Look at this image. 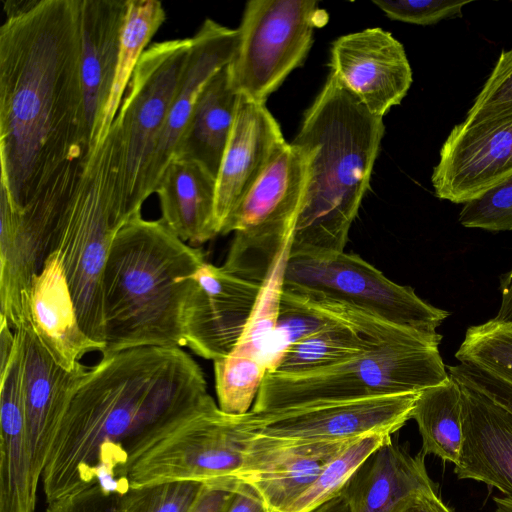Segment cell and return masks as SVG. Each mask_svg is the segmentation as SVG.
<instances>
[{
    "mask_svg": "<svg viewBox=\"0 0 512 512\" xmlns=\"http://www.w3.org/2000/svg\"><path fill=\"white\" fill-rule=\"evenodd\" d=\"M287 144L265 103L239 94L233 128L216 179V221L225 222Z\"/></svg>",
    "mask_w": 512,
    "mask_h": 512,
    "instance_id": "obj_19",
    "label": "cell"
},
{
    "mask_svg": "<svg viewBox=\"0 0 512 512\" xmlns=\"http://www.w3.org/2000/svg\"><path fill=\"white\" fill-rule=\"evenodd\" d=\"M349 306L287 291L283 288L274 332L266 355L268 373L274 372L293 346L342 317Z\"/></svg>",
    "mask_w": 512,
    "mask_h": 512,
    "instance_id": "obj_31",
    "label": "cell"
},
{
    "mask_svg": "<svg viewBox=\"0 0 512 512\" xmlns=\"http://www.w3.org/2000/svg\"><path fill=\"white\" fill-rule=\"evenodd\" d=\"M10 364L0 373V512H34L38 481L32 471L18 332Z\"/></svg>",
    "mask_w": 512,
    "mask_h": 512,
    "instance_id": "obj_24",
    "label": "cell"
},
{
    "mask_svg": "<svg viewBox=\"0 0 512 512\" xmlns=\"http://www.w3.org/2000/svg\"><path fill=\"white\" fill-rule=\"evenodd\" d=\"M191 38L156 42L141 55L110 127L122 217L142 216L143 184L186 68Z\"/></svg>",
    "mask_w": 512,
    "mask_h": 512,
    "instance_id": "obj_7",
    "label": "cell"
},
{
    "mask_svg": "<svg viewBox=\"0 0 512 512\" xmlns=\"http://www.w3.org/2000/svg\"><path fill=\"white\" fill-rule=\"evenodd\" d=\"M329 66L372 114L382 118L401 103L412 84L403 45L379 27L337 38Z\"/></svg>",
    "mask_w": 512,
    "mask_h": 512,
    "instance_id": "obj_16",
    "label": "cell"
},
{
    "mask_svg": "<svg viewBox=\"0 0 512 512\" xmlns=\"http://www.w3.org/2000/svg\"><path fill=\"white\" fill-rule=\"evenodd\" d=\"M388 18L416 25H433L454 17H462V8L469 1L448 0H373Z\"/></svg>",
    "mask_w": 512,
    "mask_h": 512,
    "instance_id": "obj_39",
    "label": "cell"
},
{
    "mask_svg": "<svg viewBox=\"0 0 512 512\" xmlns=\"http://www.w3.org/2000/svg\"><path fill=\"white\" fill-rule=\"evenodd\" d=\"M165 19L166 12L158 0L127 1L116 74L95 149L105 141L119 110L125 89L145 51L144 48Z\"/></svg>",
    "mask_w": 512,
    "mask_h": 512,
    "instance_id": "obj_30",
    "label": "cell"
},
{
    "mask_svg": "<svg viewBox=\"0 0 512 512\" xmlns=\"http://www.w3.org/2000/svg\"><path fill=\"white\" fill-rule=\"evenodd\" d=\"M291 243L282 250L270 273L262 282L251 316L232 351L261 360L265 365L268 347L277 321Z\"/></svg>",
    "mask_w": 512,
    "mask_h": 512,
    "instance_id": "obj_32",
    "label": "cell"
},
{
    "mask_svg": "<svg viewBox=\"0 0 512 512\" xmlns=\"http://www.w3.org/2000/svg\"><path fill=\"white\" fill-rule=\"evenodd\" d=\"M392 512H452L441 498L437 495L436 489L419 490L402 501Z\"/></svg>",
    "mask_w": 512,
    "mask_h": 512,
    "instance_id": "obj_42",
    "label": "cell"
},
{
    "mask_svg": "<svg viewBox=\"0 0 512 512\" xmlns=\"http://www.w3.org/2000/svg\"><path fill=\"white\" fill-rule=\"evenodd\" d=\"M501 303L493 318L495 321L512 325V267L500 277Z\"/></svg>",
    "mask_w": 512,
    "mask_h": 512,
    "instance_id": "obj_44",
    "label": "cell"
},
{
    "mask_svg": "<svg viewBox=\"0 0 512 512\" xmlns=\"http://www.w3.org/2000/svg\"><path fill=\"white\" fill-rule=\"evenodd\" d=\"M206 262L159 220L135 217L117 231L105 265L102 356L139 347L186 346L182 307Z\"/></svg>",
    "mask_w": 512,
    "mask_h": 512,
    "instance_id": "obj_4",
    "label": "cell"
},
{
    "mask_svg": "<svg viewBox=\"0 0 512 512\" xmlns=\"http://www.w3.org/2000/svg\"><path fill=\"white\" fill-rule=\"evenodd\" d=\"M112 139L108 133L101 146L87 154L63 202L49 253L62 264L80 326L103 348V273L114 237L125 224Z\"/></svg>",
    "mask_w": 512,
    "mask_h": 512,
    "instance_id": "obj_5",
    "label": "cell"
},
{
    "mask_svg": "<svg viewBox=\"0 0 512 512\" xmlns=\"http://www.w3.org/2000/svg\"><path fill=\"white\" fill-rule=\"evenodd\" d=\"M213 363L220 410L230 415L248 413L268 374L265 363L236 352Z\"/></svg>",
    "mask_w": 512,
    "mask_h": 512,
    "instance_id": "obj_35",
    "label": "cell"
},
{
    "mask_svg": "<svg viewBox=\"0 0 512 512\" xmlns=\"http://www.w3.org/2000/svg\"><path fill=\"white\" fill-rule=\"evenodd\" d=\"M442 335L384 346L327 367L294 374L268 373L253 412L302 405L419 393L445 383Z\"/></svg>",
    "mask_w": 512,
    "mask_h": 512,
    "instance_id": "obj_6",
    "label": "cell"
},
{
    "mask_svg": "<svg viewBox=\"0 0 512 512\" xmlns=\"http://www.w3.org/2000/svg\"><path fill=\"white\" fill-rule=\"evenodd\" d=\"M328 14L317 1L250 0L238 28L239 43L228 64L231 84L260 103L305 60L316 28Z\"/></svg>",
    "mask_w": 512,
    "mask_h": 512,
    "instance_id": "obj_10",
    "label": "cell"
},
{
    "mask_svg": "<svg viewBox=\"0 0 512 512\" xmlns=\"http://www.w3.org/2000/svg\"><path fill=\"white\" fill-rule=\"evenodd\" d=\"M0 185L22 210L68 162L90 153L80 74V0H4Z\"/></svg>",
    "mask_w": 512,
    "mask_h": 512,
    "instance_id": "obj_2",
    "label": "cell"
},
{
    "mask_svg": "<svg viewBox=\"0 0 512 512\" xmlns=\"http://www.w3.org/2000/svg\"><path fill=\"white\" fill-rule=\"evenodd\" d=\"M313 299L339 302L397 326L435 333L450 315L397 284L356 254H289L284 286Z\"/></svg>",
    "mask_w": 512,
    "mask_h": 512,
    "instance_id": "obj_9",
    "label": "cell"
},
{
    "mask_svg": "<svg viewBox=\"0 0 512 512\" xmlns=\"http://www.w3.org/2000/svg\"><path fill=\"white\" fill-rule=\"evenodd\" d=\"M512 174V105L480 121L454 126L440 149L435 195L471 201Z\"/></svg>",
    "mask_w": 512,
    "mask_h": 512,
    "instance_id": "obj_14",
    "label": "cell"
},
{
    "mask_svg": "<svg viewBox=\"0 0 512 512\" xmlns=\"http://www.w3.org/2000/svg\"><path fill=\"white\" fill-rule=\"evenodd\" d=\"M205 484L173 481L129 488L120 494L119 512H190Z\"/></svg>",
    "mask_w": 512,
    "mask_h": 512,
    "instance_id": "obj_36",
    "label": "cell"
},
{
    "mask_svg": "<svg viewBox=\"0 0 512 512\" xmlns=\"http://www.w3.org/2000/svg\"><path fill=\"white\" fill-rule=\"evenodd\" d=\"M238 100L239 93L231 84L226 65L200 92L173 158L195 161L217 179Z\"/></svg>",
    "mask_w": 512,
    "mask_h": 512,
    "instance_id": "obj_28",
    "label": "cell"
},
{
    "mask_svg": "<svg viewBox=\"0 0 512 512\" xmlns=\"http://www.w3.org/2000/svg\"><path fill=\"white\" fill-rule=\"evenodd\" d=\"M421 452L412 456L389 439L326 502L311 512H392L409 495L436 489Z\"/></svg>",
    "mask_w": 512,
    "mask_h": 512,
    "instance_id": "obj_21",
    "label": "cell"
},
{
    "mask_svg": "<svg viewBox=\"0 0 512 512\" xmlns=\"http://www.w3.org/2000/svg\"><path fill=\"white\" fill-rule=\"evenodd\" d=\"M382 119L330 71L293 140L306 147L310 159L290 254L344 251L370 185L385 130Z\"/></svg>",
    "mask_w": 512,
    "mask_h": 512,
    "instance_id": "obj_3",
    "label": "cell"
},
{
    "mask_svg": "<svg viewBox=\"0 0 512 512\" xmlns=\"http://www.w3.org/2000/svg\"><path fill=\"white\" fill-rule=\"evenodd\" d=\"M237 483L205 484L190 512H224Z\"/></svg>",
    "mask_w": 512,
    "mask_h": 512,
    "instance_id": "obj_41",
    "label": "cell"
},
{
    "mask_svg": "<svg viewBox=\"0 0 512 512\" xmlns=\"http://www.w3.org/2000/svg\"><path fill=\"white\" fill-rule=\"evenodd\" d=\"M391 439L390 435L372 434L351 442L320 472L311 485L282 512H311L330 499L348 480L353 472L380 446Z\"/></svg>",
    "mask_w": 512,
    "mask_h": 512,
    "instance_id": "obj_34",
    "label": "cell"
},
{
    "mask_svg": "<svg viewBox=\"0 0 512 512\" xmlns=\"http://www.w3.org/2000/svg\"><path fill=\"white\" fill-rule=\"evenodd\" d=\"M249 433L214 402L183 420L129 467L130 488L173 481L238 482Z\"/></svg>",
    "mask_w": 512,
    "mask_h": 512,
    "instance_id": "obj_11",
    "label": "cell"
},
{
    "mask_svg": "<svg viewBox=\"0 0 512 512\" xmlns=\"http://www.w3.org/2000/svg\"><path fill=\"white\" fill-rule=\"evenodd\" d=\"M224 512H266L264 503L249 485L239 482Z\"/></svg>",
    "mask_w": 512,
    "mask_h": 512,
    "instance_id": "obj_43",
    "label": "cell"
},
{
    "mask_svg": "<svg viewBox=\"0 0 512 512\" xmlns=\"http://www.w3.org/2000/svg\"><path fill=\"white\" fill-rule=\"evenodd\" d=\"M86 156L66 163L22 209L0 185V317L14 331L23 320L31 282L50 253L63 202Z\"/></svg>",
    "mask_w": 512,
    "mask_h": 512,
    "instance_id": "obj_12",
    "label": "cell"
},
{
    "mask_svg": "<svg viewBox=\"0 0 512 512\" xmlns=\"http://www.w3.org/2000/svg\"><path fill=\"white\" fill-rule=\"evenodd\" d=\"M418 393L302 405L240 415L246 429L275 438L344 441L390 435L411 419Z\"/></svg>",
    "mask_w": 512,
    "mask_h": 512,
    "instance_id": "obj_13",
    "label": "cell"
},
{
    "mask_svg": "<svg viewBox=\"0 0 512 512\" xmlns=\"http://www.w3.org/2000/svg\"><path fill=\"white\" fill-rule=\"evenodd\" d=\"M119 497L97 483L49 502L46 512H119Z\"/></svg>",
    "mask_w": 512,
    "mask_h": 512,
    "instance_id": "obj_40",
    "label": "cell"
},
{
    "mask_svg": "<svg viewBox=\"0 0 512 512\" xmlns=\"http://www.w3.org/2000/svg\"><path fill=\"white\" fill-rule=\"evenodd\" d=\"M431 334L394 325L349 306L338 320L290 348L274 372L294 374L319 369Z\"/></svg>",
    "mask_w": 512,
    "mask_h": 512,
    "instance_id": "obj_26",
    "label": "cell"
},
{
    "mask_svg": "<svg viewBox=\"0 0 512 512\" xmlns=\"http://www.w3.org/2000/svg\"><path fill=\"white\" fill-rule=\"evenodd\" d=\"M15 348V333L8 325L5 318L0 317V373L11 362Z\"/></svg>",
    "mask_w": 512,
    "mask_h": 512,
    "instance_id": "obj_45",
    "label": "cell"
},
{
    "mask_svg": "<svg viewBox=\"0 0 512 512\" xmlns=\"http://www.w3.org/2000/svg\"><path fill=\"white\" fill-rule=\"evenodd\" d=\"M201 367L181 348L139 347L89 367L42 472L47 503L95 484L124 493L132 463L214 403Z\"/></svg>",
    "mask_w": 512,
    "mask_h": 512,
    "instance_id": "obj_1",
    "label": "cell"
},
{
    "mask_svg": "<svg viewBox=\"0 0 512 512\" xmlns=\"http://www.w3.org/2000/svg\"><path fill=\"white\" fill-rule=\"evenodd\" d=\"M466 228L512 231V174L463 204L458 218Z\"/></svg>",
    "mask_w": 512,
    "mask_h": 512,
    "instance_id": "obj_37",
    "label": "cell"
},
{
    "mask_svg": "<svg viewBox=\"0 0 512 512\" xmlns=\"http://www.w3.org/2000/svg\"><path fill=\"white\" fill-rule=\"evenodd\" d=\"M238 43V29L209 18L191 37L186 68L145 176V200L155 193L163 171L173 158L200 92L216 72L232 61Z\"/></svg>",
    "mask_w": 512,
    "mask_h": 512,
    "instance_id": "obj_20",
    "label": "cell"
},
{
    "mask_svg": "<svg viewBox=\"0 0 512 512\" xmlns=\"http://www.w3.org/2000/svg\"><path fill=\"white\" fill-rule=\"evenodd\" d=\"M459 384L463 437L454 472L459 479L486 483L512 498V412L483 392Z\"/></svg>",
    "mask_w": 512,
    "mask_h": 512,
    "instance_id": "obj_22",
    "label": "cell"
},
{
    "mask_svg": "<svg viewBox=\"0 0 512 512\" xmlns=\"http://www.w3.org/2000/svg\"><path fill=\"white\" fill-rule=\"evenodd\" d=\"M512 105V48L502 50L490 76L468 110L464 124L480 121Z\"/></svg>",
    "mask_w": 512,
    "mask_h": 512,
    "instance_id": "obj_38",
    "label": "cell"
},
{
    "mask_svg": "<svg viewBox=\"0 0 512 512\" xmlns=\"http://www.w3.org/2000/svg\"><path fill=\"white\" fill-rule=\"evenodd\" d=\"M155 193L161 221L188 244H203L219 235L216 221V178L201 164L173 158Z\"/></svg>",
    "mask_w": 512,
    "mask_h": 512,
    "instance_id": "obj_27",
    "label": "cell"
},
{
    "mask_svg": "<svg viewBox=\"0 0 512 512\" xmlns=\"http://www.w3.org/2000/svg\"><path fill=\"white\" fill-rule=\"evenodd\" d=\"M24 318L30 319L42 345L67 371L73 370L85 354L103 350V345L92 340L80 326L71 291L56 254L45 259L33 278L24 306Z\"/></svg>",
    "mask_w": 512,
    "mask_h": 512,
    "instance_id": "obj_25",
    "label": "cell"
},
{
    "mask_svg": "<svg viewBox=\"0 0 512 512\" xmlns=\"http://www.w3.org/2000/svg\"><path fill=\"white\" fill-rule=\"evenodd\" d=\"M309 153L287 143L225 222L220 235L233 233L227 271L262 284L282 250L292 242L302 206Z\"/></svg>",
    "mask_w": 512,
    "mask_h": 512,
    "instance_id": "obj_8",
    "label": "cell"
},
{
    "mask_svg": "<svg viewBox=\"0 0 512 512\" xmlns=\"http://www.w3.org/2000/svg\"><path fill=\"white\" fill-rule=\"evenodd\" d=\"M128 0H80V74L90 153L116 74Z\"/></svg>",
    "mask_w": 512,
    "mask_h": 512,
    "instance_id": "obj_23",
    "label": "cell"
},
{
    "mask_svg": "<svg viewBox=\"0 0 512 512\" xmlns=\"http://www.w3.org/2000/svg\"><path fill=\"white\" fill-rule=\"evenodd\" d=\"M462 391L449 376L417 395L411 419L418 425L423 455L433 454L455 464L462 444Z\"/></svg>",
    "mask_w": 512,
    "mask_h": 512,
    "instance_id": "obj_29",
    "label": "cell"
},
{
    "mask_svg": "<svg viewBox=\"0 0 512 512\" xmlns=\"http://www.w3.org/2000/svg\"><path fill=\"white\" fill-rule=\"evenodd\" d=\"M248 433L244 463L236 479L257 492L266 512L284 511L356 440L309 441Z\"/></svg>",
    "mask_w": 512,
    "mask_h": 512,
    "instance_id": "obj_17",
    "label": "cell"
},
{
    "mask_svg": "<svg viewBox=\"0 0 512 512\" xmlns=\"http://www.w3.org/2000/svg\"><path fill=\"white\" fill-rule=\"evenodd\" d=\"M455 358L512 386V325L491 319L470 326Z\"/></svg>",
    "mask_w": 512,
    "mask_h": 512,
    "instance_id": "obj_33",
    "label": "cell"
},
{
    "mask_svg": "<svg viewBox=\"0 0 512 512\" xmlns=\"http://www.w3.org/2000/svg\"><path fill=\"white\" fill-rule=\"evenodd\" d=\"M14 331L23 346L27 434L32 471L39 482L64 414L89 367L80 362L67 371L58 365L36 336L30 319Z\"/></svg>",
    "mask_w": 512,
    "mask_h": 512,
    "instance_id": "obj_18",
    "label": "cell"
},
{
    "mask_svg": "<svg viewBox=\"0 0 512 512\" xmlns=\"http://www.w3.org/2000/svg\"><path fill=\"white\" fill-rule=\"evenodd\" d=\"M261 284L207 261L190 277L182 307L185 344L196 355L217 361L237 345Z\"/></svg>",
    "mask_w": 512,
    "mask_h": 512,
    "instance_id": "obj_15",
    "label": "cell"
},
{
    "mask_svg": "<svg viewBox=\"0 0 512 512\" xmlns=\"http://www.w3.org/2000/svg\"><path fill=\"white\" fill-rule=\"evenodd\" d=\"M495 510L494 512H512V498L510 497H497L494 498Z\"/></svg>",
    "mask_w": 512,
    "mask_h": 512,
    "instance_id": "obj_46",
    "label": "cell"
}]
</instances>
